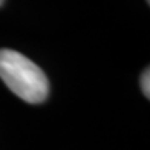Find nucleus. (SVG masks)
<instances>
[{
    "instance_id": "nucleus-3",
    "label": "nucleus",
    "mask_w": 150,
    "mask_h": 150,
    "mask_svg": "<svg viewBox=\"0 0 150 150\" xmlns=\"http://www.w3.org/2000/svg\"><path fill=\"white\" fill-rule=\"evenodd\" d=\"M3 2H5V0H0V6H2V5H3Z\"/></svg>"
},
{
    "instance_id": "nucleus-1",
    "label": "nucleus",
    "mask_w": 150,
    "mask_h": 150,
    "mask_svg": "<svg viewBox=\"0 0 150 150\" xmlns=\"http://www.w3.org/2000/svg\"><path fill=\"white\" fill-rule=\"evenodd\" d=\"M0 78L18 98L26 103H43L49 95L46 74L22 52L0 49Z\"/></svg>"
},
{
    "instance_id": "nucleus-4",
    "label": "nucleus",
    "mask_w": 150,
    "mask_h": 150,
    "mask_svg": "<svg viewBox=\"0 0 150 150\" xmlns=\"http://www.w3.org/2000/svg\"><path fill=\"white\" fill-rule=\"evenodd\" d=\"M147 2H150V0H147Z\"/></svg>"
},
{
    "instance_id": "nucleus-2",
    "label": "nucleus",
    "mask_w": 150,
    "mask_h": 150,
    "mask_svg": "<svg viewBox=\"0 0 150 150\" xmlns=\"http://www.w3.org/2000/svg\"><path fill=\"white\" fill-rule=\"evenodd\" d=\"M141 91L147 98H150V69L146 67V71L141 75Z\"/></svg>"
}]
</instances>
